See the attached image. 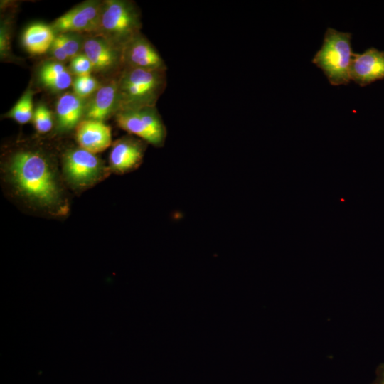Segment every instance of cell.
Returning a JSON list of instances; mask_svg holds the SVG:
<instances>
[{
	"label": "cell",
	"mask_w": 384,
	"mask_h": 384,
	"mask_svg": "<svg viewBox=\"0 0 384 384\" xmlns=\"http://www.w3.org/2000/svg\"><path fill=\"white\" fill-rule=\"evenodd\" d=\"M85 109L83 98L75 93L67 92L60 96L56 104L58 129L66 132L77 127L85 116Z\"/></svg>",
	"instance_id": "13"
},
{
	"label": "cell",
	"mask_w": 384,
	"mask_h": 384,
	"mask_svg": "<svg viewBox=\"0 0 384 384\" xmlns=\"http://www.w3.org/2000/svg\"><path fill=\"white\" fill-rule=\"evenodd\" d=\"M39 79L46 87L53 91H62L72 84V78L68 69L60 63H46L39 70Z\"/></svg>",
	"instance_id": "16"
},
{
	"label": "cell",
	"mask_w": 384,
	"mask_h": 384,
	"mask_svg": "<svg viewBox=\"0 0 384 384\" xmlns=\"http://www.w3.org/2000/svg\"><path fill=\"white\" fill-rule=\"evenodd\" d=\"M141 28L140 13L133 2L110 0L102 5L99 36L117 48L122 49Z\"/></svg>",
	"instance_id": "4"
},
{
	"label": "cell",
	"mask_w": 384,
	"mask_h": 384,
	"mask_svg": "<svg viewBox=\"0 0 384 384\" xmlns=\"http://www.w3.org/2000/svg\"><path fill=\"white\" fill-rule=\"evenodd\" d=\"M55 39L60 43L69 58L78 55L80 48V41L75 35L70 33H60Z\"/></svg>",
	"instance_id": "20"
},
{
	"label": "cell",
	"mask_w": 384,
	"mask_h": 384,
	"mask_svg": "<svg viewBox=\"0 0 384 384\" xmlns=\"http://www.w3.org/2000/svg\"><path fill=\"white\" fill-rule=\"evenodd\" d=\"M33 92L27 90L8 113V117L19 124L28 123L33 117Z\"/></svg>",
	"instance_id": "17"
},
{
	"label": "cell",
	"mask_w": 384,
	"mask_h": 384,
	"mask_svg": "<svg viewBox=\"0 0 384 384\" xmlns=\"http://www.w3.org/2000/svg\"><path fill=\"white\" fill-rule=\"evenodd\" d=\"M55 38L52 27L36 23L26 29L23 35V43L30 53L41 55L51 47Z\"/></svg>",
	"instance_id": "15"
},
{
	"label": "cell",
	"mask_w": 384,
	"mask_h": 384,
	"mask_svg": "<svg viewBox=\"0 0 384 384\" xmlns=\"http://www.w3.org/2000/svg\"><path fill=\"white\" fill-rule=\"evenodd\" d=\"M33 124L39 133H46L53 127L51 112L44 105H38L33 112Z\"/></svg>",
	"instance_id": "18"
},
{
	"label": "cell",
	"mask_w": 384,
	"mask_h": 384,
	"mask_svg": "<svg viewBox=\"0 0 384 384\" xmlns=\"http://www.w3.org/2000/svg\"><path fill=\"white\" fill-rule=\"evenodd\" d=\"M351 81L365 87L384 79V50L370 47L362 53H353L350 69Z\"/></svg>",
	"instance_id": "8"
},
{
	"label": "cell",
	"mask_w": 384,
	"mask_h": 384,
	"mask_svg": "<svg viewBox=\"0 0 384 384\" xmlns=\"http://www.w3.org/2000/svg\"><path fill=\"white\" fill-rule=\"evenodd\" d=\"M70 65L71 70L77 76L90 75L93 70L92 63L85 54H78L72 58Z\"/></svg>",
	"instance_id": "21"
},
{
	"label": "cell",
	"mask_w": 384,
	"mask_h": 384,
	"mask_svg": "<svg viewBox=\"0 0 384 384\" xmlns=\"http://www.w3.org/2000/svg\"><path fill=\"white\" fill-rule=\"evenodd\" d=\"M122 55L124 67L147 70H166V65L158 50L141 33L124 45Z\"/></svg>",
	"instance_id": "6"
},
{
	"label": "cell",
	"mask_w": 384,
	"mask_h": 384,
	"mask_svg": "<svg viewBox=\"0 0 384 384\" xmlns=\"http://www.w3.org/2000/svg\"><path fill=\"white\" fill-rule=\"evenodd\" d=\"M117 85L120 110L155 106L166 85V71L124 67Z\"/></svg>",
	"instance_id": "3"
},
{
	"label": "cell",
	"mask_w": 384,
	"mask_h": 384,
	"mask_svg": "<svg viewBox=\"0 0 384 384\" xmlns=\"http://www.w3.org/2000/svg\"><path fill=\"white\" fill-rule=\"evenodd\" d=\"M5 173L14 191L31 205L53 214H65L67 207L53 162L37 150H19L6 163Z\"/></svg>",
	"instance_id": "1"
},
{
	"label": "cell",
	"mask_w": 384,
	"mask_h": 384,
	"mask_svg": "<svg viewBox=\"0 0 384 384\" xmlns=\"http://www.w3.org/2000/svg\"><path fill=\"white\" fill-rule=\"evenodd\" d=\"M75 136L80 148L93 154L105 150L112 142L110 127L92 119L81 121L76 127Z\"/></svg>",
	"instance_id": "11"
},
{
	"label": "cell",
	"mask_w": 384,
	"mask_h": 384,
	"mask_svg": "<svg viewBox=\"0 0 384 384\" xmlns=\"http://www.w3.org/2000/svg\"><path fill=\"white\" fill-rule=\"evenodd\" d=\"M102 8V5L94 1L81 4L57 18L52 28L61 33L97 31Z\"/></svg>",
	"instance_id": "7"
},
{
	"label": "cell",
	"mask_w": 384,
	"mask_h": 384,
	"mask_svg": "<svg viewBox=\"0 0 384 384\" xmlns=\"http://www.w3.org/2000/svg\"><path fill=\"white\" fill-rule=\"evenodd\" d=\"M146 142L124 137L112 146L109 156L110 169L117 174L132 171L141 164L146 148Z\"/></svg>",
	"instance_id": "9"
},
{
	"label": "cell",
	"mask_w": 384,
	"mask_h": 384,
	"mask_svg": "<svg viewBox=\"0 0 384 384\" xmlns=\"http://www.w3.org/2000/svg\"><path fill=\"white\" fill-rule=\"evenodd\" d=\"M50 48L53 55L59 61H65L69 58L64 49L55 39H54Z\"/></svg>",
	"instance_id": "22"
},
{
	"label": "cell",
	"mask_w": 384,
	"mask_h": 384,
	"mask_svg": "<svg viewBox=\"0 0 384 384\" xmlns=\"http://www.w3.org/2000/svg\"><path fill=\"white\" fill-rule=\"evenodd\" d=\"M370 384H384V363L378 366L375 370V378Z\"/></svg>",
	"instance_id": "23"
},
{
	"label": "cell",
	"mask_w": 384,
	"mask_h": 384,
	"mask_svg": "<svg viewBox=\"0 0 384 384\" xmlns=\"http://www.w3.org/2000/svg\"><path fill=\"white\" fill-rule=\"evenodd\" d=\"M352 34L328 28L322 45L311 62L320 68L331 85H348L353 52Z\"/></svg>",
	"instance_id": "2"
},
{
	"label": "cell",
	"mask_w": 384,
	"mask_h": 384,
	"mask_svg": "<svg viewBox=\"0 0 384 384\" xmlns=\"http://www.w3.org/2000/svg\"><path fill=\"white\" fill-rule=\"evenodd\" d=\"M116 122L121 129L154 146L153 137L141 109L119 110L116 114Z\"/></svg>",
	"instance_id": "14"
},
{
	"label": "cell",
	"mask_w": 384,
	"mask_h": 384,
	"mask_svg": "<svg viewBox=\"0 0 384 384\" xmlns=\"http://www.w3.org/2000/svg\"><path fill=\"white\" fill-rule=\"evenodd\" d=\"M83 50L92 63L93 70L107 71L122 64V49L100 36L85 40Z\"/></svg>",
	"instance_id": "10"
},
{
	"label": "cell",
	"mask_w": 384,
	"mask_h": 384,
	"mask_svg": "<svg viewBox=\"0 0 384 384\" xmlns=\"http://www.w3.org/2000/svg\"><path fill=\"white\" fill-rule=\"evenodd\" d=\"M120 110L117 81L106 84L97 90L90 102L86 105V119L103 122Z\"/></svg>",
	"instance_id": "12"
},
{
	"label": "cell",
	"mask_w": 384,
	"mask_h": 384,
	"mask_svg": "<svg viewBox=\"0 0 384 384\" xmlns=\"http://www.w3.org/2000/svg\"><path fill=\"white\" fill-rule=\"evenodd\" d=\"M72 85L75 94L82 98L91 95L97 87V80L90 75L76 76Z\"/></svg>",
	"instance_id": "19"
},
{
	"label": "cell",
	"mask_w": 384,
	"mask_h": 384,
	"mask_svg": "<svg viewBox=\"0 0 384 384\" xmlns=\"http://www.w3.org/2000/svg\"><path fill=\"white\" fill-rule=\"evenodd\" d=\"M63 171L66 181L77 188L93 186L107 174L102 161L95 154L80 147L65 154Z\"/></svg>",
	"instance_id": "5"
}]
</instances>
